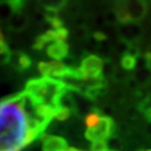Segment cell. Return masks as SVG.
Here are the masks:
<instances>
[{"label": "cell", "mask_w": 151, "mask_h": 151, "mask_svg": "<svg viewBox=\"0 0 151 151\" xmlns=\"http://www.w3.org/2000/svg\"><path fill=\"white\" fill-rule=\"evenodd\" d=\"M40 5L43 6L45 9H56L60 10L62 8H64L67 0H39Z\"/></svg>", "instance_id": "14"}, {"label": "cell", "mask_w": 151, "mask_h": 151, "mask_svg": "<svg viewBox=\"0 0 151 151\" xmlns=\"http://www.w3.org/2000/svg\"><path fill=\"white\" fill-rule=\"evenodd\" d=\"M56 32H57L58 42H65V39H67V37H68V30H67V28L63 27V28H60V29H56Z\"/></svg>", "instance_id": "23"}, {"label": "cell", "mask_w": 151, "mask_h": 151, "mask_svg": "<svg viewBox=\"0 0 151 151\" xmlns=\"http://www.w3.org/2000/svg\"><path fill=\"white\" fill-rule=\"evenodd\" d=\"M104 22L109 25V26H115L119 24V18H118V15L115 10H110L106 11L105 15H104V18H103Z\"/></svg>", "instance_id": "18"}, {"label": "cell", "mask_w": 151, "mask_h": 151, "mask_svg": "<svg viewBox=\"0 0 151 151\" xmlns=\"http://www.w3.org/2000/svg\"><path fill=\"white\" fill-rule=\"evenodd\" d=\"M57 109L37 104L25 91L0 101V151H22L42 138Z\"/></svg>", "instance_id": "1"}, {"label": "cell", "mask_w": 151, "mask_h": 151, "mask_svg": "<svg viewBox=\"0 0 151 151\" xmlns=\"http://www.w3.org/2000/svg\"><path fill=\"white\" fill-rule=\"evenodd\" d=\"M122 2L133 22H139L147 16L148 6L145 0H122Z\"/></svg>", "instance_id": "6"}, {"label": "cell", "mask_w": 151, "mask_h": 151, "mask_svg": "<svg viewBox=\"0 0 151 151\" xmlns=\"http://www.w3.org/2000/svg\"><path fill=\"white\" fill-rule=\"evenodd\" d=\"M147 151H151V149H150V150H147Z\"/></svg>", "instance_id": "30"}, {"label": "cell", "mask_w": 151, "mask_h": 151, "mask_svg": "<svg viewBox=\"0 0 151 151\" xmlns=\"http://www.w3.org/2000/svg\"><path fill=\"white\" fill-rule=\"evenodd\" d=\"M121 67L125 72H131L137 67V57L130 54H125L121 57Z\"/></svg>", "instance_id": "12"}, {"label": "cell", "mask_w": 151, "mask_h": 151, "mask_svg": "<svg viewBox=\"0 0 151 151\" xmlns=\"http://www.w3.org/2000/svg\"><path fill=\"white\" fill-rule=\"evenodd\" d=\"M93 39H94L96 43L101 44V43H103V42H106L108 37H106V35H105L104 32H95L94 34H93Z\"/></svg>", "instance_id": "24"}, {"label": "cell", "mask_w": 151, "mask_h": 151, "mask_svg": "<svg viewBox=\"0 0 151 151\" xmlns=\"http://www.w3.org/2000/svg\"><path fill=\"white\" fill-rule=\"evenodd\" d=\"M24 91L37 104H45L58 109L60 108L58 103L62 95L65 92H70V90L68 85L60 80L42 77L28 81Z\"/></svg>", "instance_id": "2"}, {"label": "cell", "mask_w": 151, "mask_h": 151, "mask_svg": "<svg viewBox=\"0 0 151 151\" xmlns=\"http://www.w3.org/2000/svg\"><path fill=\"white\" fill-rule=\"evenodd\" d=\"M43 151H66L67 141L58 135H46L43 140Z\"/></svg>", "instance_id": "7"}, {"label": "cell", "mask_w": 151, "mask_h": 151, "mask_svg": "<svg viewBox=\"0 0 151 151\" xmlns=\"http://www.w3.org/2000/svg\"><path fill=\"white\" fill-rule=\"evenodd\" d=\"M101 116L102 115H101L99 110H94L93 112L87 114L86 118H85V125L87 127V129L96 127L99 122H100V120H101Z\"/></svg>", "instance_id": "16"}, {"label": "cell", "mask_w": 151, "mask_h": 151, "mask_svg": "<svg viewBox=\"0 0 151 151\" xmlns=\"http://www.w3.org/2000/svg\"><path fill=\"white\" fill-rule=\"evenodd\" d=\"M49 40L47 36L45 35V32H44L43 35H40V36H38L36 38V40H35V43L32 45V48L35 49V50H42L44 49L47 45H49Z\"/></svg>", "instance_id": "17"}, {"label": "cell", "mask_w": 151, "mask_h": 151, "mask_svg": "<svg viewBox=\"0 0 151 151\" xmlns=\"http://www.w3.org/2000/svg\"><path fill=\"white\" fill-rule=\"evenodd\" d=\"M115 131V124L112 118L102 115L101 120L96 127L86 129L85 131V138L92 143L94 142H106L114 135Z\"/></svg>", "instance_id": "3"}, {"label": "cell", "mask_w": 151, "mask_h": 151, "mask_svg": "<svg viewBox=\"0 0 151 151\" xmlns=\"http://www.w3.org/2000/svg\"><path fill=\"white\" fill-rule=\"evenodd\" d=\"M103 66H104V60L96 55H88L86 57H84L80 66L83 80L87 82H93L104 77Z\"/></svg>", "instance_id": "4"}, {"label": "cell", "mask_w": 151, "mask_h": 151, "mask_svg": "<svg viewBox=\"0 0 151 151\" xmlns=\"http://www.w3.org/2000/svg\"><path fill=\"white\" fill-rule=\"evenodd\" d=\"M9 63H11L12 66L17 70H26L32 66V60L29 57V55H27L26 53H22V52L17 50V52L11 53L10 62Z\"/></svg>", "instance_id": "9"}, {"label": "cell", "mask_w": 151, "mask_h": 151, "mask_svg": "<svg viewBox=\"0 0 151 151\" xmlns=\"http://www.w3.org/2000/svg\"><path fill=\"white\" fill-rule=\"evenodd\" d=\"M15 12H22L27 0H7Z\"/></svg>", "instance_id": "20"}, {"label": "cell", "mask_w": 151, "mask_h": 151, "mask_svg": "<svg viewBox=\"0 0 151 151\" xmlns=\"http://www.w3.org/2000/svg\"><path fill=\"white\" fill-rule=\"evenodd\" d=\"M106 92H108V85H106V82H104V83L91 84V85L86 86L84 92H83V94L88 100L94 101L99 97L103 96L104 94H106Z\"/></svg>", "instance_id": "10"}, {"label": "cell", "mask_w": 151, "mask_h": 151, "mask_svg": "<svg viewBox=\"0 0 151 151\" xmlns=\"http://www.w3.org/2000/svg\"><path fill=\"white\" fill-rule=\"evenodd\" d=\"M66 151H82V150H78V149H75V148H68Z\"/></svg>", "instance_id": "26"}, {"label": "cell", "mask_w": 151, "mask_h": 151, "mask_svg": "<svg viewBox=\"0 0 151 151\" xmlns=\"http://www.w3.org/2000/svg\"><path fill=\"white\" fill-rule=\"evenodd\" d=\"M148 116H149V119L151 120V110L149 111V113H148Z\"/></svg>", "instance_id": "28"}, {"label": "cell", "mask_w": 151, "mask_h": 151, "mask_svg": "<svg viewBox=\"0 0 151 151\" xmlns=\"http://www.w3.org/2000/svg\"><path fill=\"white\" fill-rule=\"evenodd\" d=\"M134 80L137 83H147L151 81V70L149 67L137 70L134 73Z\"/></svg>", "instance_id": "15"}, {"label": "cell", "mask_w": 151, "mask_h": 151, "mask_svg": "<svg viewBox=\"0 0 151 151\" xmlns=\"http://www.w3.org/2000/svg\"><path fill=\"white\" fill-rule=\"evenodd\" d=\"M137 151H145V150H142V149H139V150H137Z\"/></svg>", "instance_id": "29"}, {"label": "cell", "mask_w": 151, "mask_h": 151, "mask_svg": "<svg viewBox=\"0 0 151 151\" xmlns=\"http://www.w3.org/2000/svg\"><path fill=\"white\" fill-rule=\"evenodd\" d=\"M14 14L15 11L12 10L9 2L7 0H1L0 1V20H9Z\"/></svg>", "instance_id": "13"}, {"label": "cell", "mask_w": 151, "mask_h": 151, "mask_svg": "<svg viewBox=\"0 0 151 151\" xmlns=\"http://www.w3.org/2000/svg\"><path fill=\"white\" fill-rule=\"evenodd\" d=\"M130 45H131V44H128V43H125V42H123V40H120L119 39V42L115 45V52L119 55H122V56L125 54H128Z\"/></svg>", "instance_id": "19"}, {"label": "cell", "mask_w": 151, "mask_h": 151, "mask_svg": "<svg viewBox=\"0 0 151 151\" xmlns=\"http://www.w3.org/2000/svg\"><path fill=\"white\" fill-rule=\"evenodd\" d=\"M108 142H94L91 146V151H109Z\"/></svg>", "instance_id": "22"}, {"label": "cell", "mask_w": 151, "mask_h": 151, "mask_svg": "<svg viewBox=\"0 0 151 151\" xmlns=\"http://www.w3.org/2000/svg\"><path fill=\"white\" fill-rule=\"evenodd\" d=\"M145 1H148V0H145Z\"/></svg>", "instance_id": "31"}, {"label": "cell", "mask_w": 151, "mask_h": 151, "mask_svg": "<svg viewBox=\"0 0 151 151\" xmlns=\"http://www.w3.org/2000/svg\"><path fill=\"white\" fill-rule=\"evenodd\" d=\"M28 24H29V19L26 15L22 14V11L15 12L8 20V27L10 30H14V32H22L27 27Z\"/></svg>", "instance_id": "11"}, {"label": "cell", "mask_w": 151, "mask_h": 151, "mask_svg": "<svg viewBox=\"0 0 151 151\" xmlns=\"http://www.w3.org/2000/svg\"><path fill=\"white\" fill-rule=\"evenodd\" d=\"M0 40H5V35L2 32V29L0 28Z\"/></svg>", "instance_id": "25"}, {"label": "cell", "mask_w": 151, "mask_h": 151, "mask_svg": "<svg viewBox=\"0 0 151 151\" xmlns=\"http://www.w3.org/2000/svg\"><path fill=\"white\" fill-rule=\"evenodd\" d=\"M68 45L65 42H55L47 46L46 54L54 60H62L68 56Z\"/></svg>", "instance_id": "8"}, {"label": "cell", "mask_w": 151, "mask_h": 151, "mask_svg": "<svg viewBox=\"0 0 151 151\" xmlns=\"http://www.w3.org/2000/svg\"><path fill=\"white\" fill-rule=\"evenodd\" d=\"M143 34V29L139 22H130L121 25L118 28V36L120 40H123L128 44H137Z\"/></svg>", "instance_id": "5"}, {"label": "cell", "mask_w": 151, "mask_h": 151, "mask_svg": "<svg viewBox=\"0 0 151 151\" xmlns=\"http://www.w3.org/2000/svg\"><path fill=\"white\" fill-rule=\"evenodd\" d=\"M148 53L151 55V44H150V46H149V49H148Z\"/></svg>", "instance_id": "27"}, {"label": "cell", "mask_w": 151, "mask_h": 151, "mask_svg": "<svg viewBox=\"0 0 151 151\" xmlns=\"http://www.w3.org/2000/svg\"><path fill=\"white\" fill-rule=\"evenodd\" d=\"M44 17H45L46 22H49V24H52V22H54V20H56L57 18H60V17H58V10H56V9H45Z\"/></svg>", "instance_id": "21"}]
</instances>
